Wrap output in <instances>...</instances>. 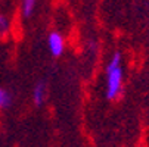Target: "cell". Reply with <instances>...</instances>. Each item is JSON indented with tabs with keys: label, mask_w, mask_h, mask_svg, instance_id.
<instances>
[{
	"label": "cell",
	"mask_w": 149,
	"mask_h": 147,
	"mask_svg": "<svg viewBox=\"0 0 149 147\" xmlns=\"http://www.w3.org/2000/svg\"><path fill=\"white\" fill-rule=\"evenodd\" d=\"M121 52H115L106 66V97L109 100L117 99L123 90V68H121Z\"/></svg>",
	"instance_id": "6da1fadb"
},
{
	"label": "cell",
	"mask_w": 149,
	"mask_h": 147,
	"mask_svg": "<svg viewBox=\"0 0 149 147\" xmlns=\"http://www.w3.org/2000/svg\"><path fill=\"white\" fill-rule=\"evenodd\" d=\"M47 44H49V50L52 53V56L58 57L63 53V47H65V44H63V38L59 32L53 31L49 34V38H47Z\"/></svg>",
	"instance_id": "7a4b0ae2"
},
{
	"label": "cell",
	"mask_w": 149,
	"mask_h": 147,
	"mask_svg": "<svg viewBox=\"0 0 149 147\" xmlns=\"http://www.w3.org/2000/svg\"><path fill=\"white\" fill-rule=\"evenodd\" d=\"M45 100H46V82L40 81L36 84V87L33 90V101L36 106H40V104H43Z\"/></svg>",
	"instance_id": "3957f363"
},
{
	"label": "cell",
	"mask_w": 149,
	"mask_h": 147,
	"mask_svg": "<svg viewBox=\"0 0 149 147\" xmlns=\"http://www.w3.org/2000/svg\"><path fill=\"white\" fill-rule=\"evenodd\" d=\"M36 3L37 0H22V6H21V10H22V15L25 18L31 16L34 9H36Z\"/></svg>",
	"instance_id": "277c9868"
},
{
	"label": "cell",
	"mask_w": 149,
	"mask_h": 147,
	"mask_svg": "<svg viewBox=\"0 0 149 147\" xmlns=\"http://www.w3.org/2000/svg\"><path fill=\"white\" fill-rule=\"evenodd\" d=\"M12 104V96L8 90L0 87V109H6Z\"/></svg>",
	"instance_id": "5b68a950"
},
{
	"label": "cell",
	"mask_w": 149,
	"mask_h": 147,
	"mask_svg": "<svg viewBox=\"0 0 149 147\" xmlns=\"http://www.w3.org/2000/svg\"><path fill=\"white\" fill-rule=\"evenodd\" d=\"M10 30V19L0 13V37H5Z\"/></svg>",
	"instance_id": "8992f818"
}]
</instances>
